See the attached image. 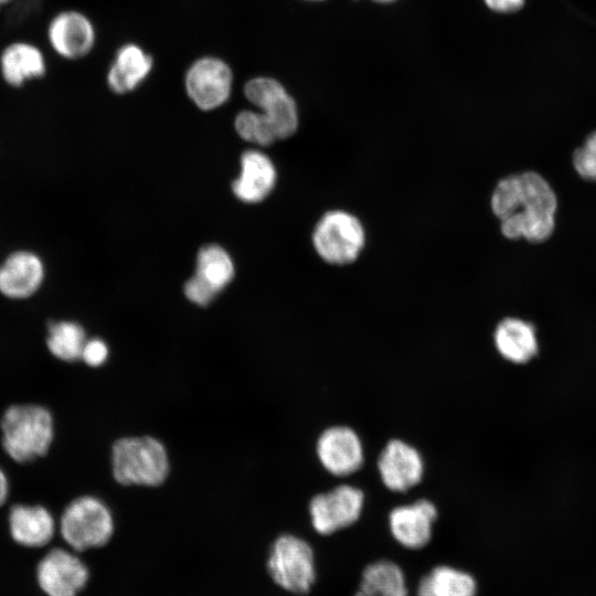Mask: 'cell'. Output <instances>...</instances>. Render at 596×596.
<instances>
[{
  "mask_svg": "<svg viewBox=\"0 0 596 596\" xmlns=\"http://www.w3.org/2000/svg\"><path fill=\"white\" fill-rule=\"evenodd\" d=\"M244 95L268 119L277 139L295 134L299 123L297 104L278 79L251 78L244 85Z\"/></svg>",
  "mask_w": 596,
  "mask_h": 596,
  "instance_id": "ba28073f",
  "label": "cell"
},
{
  "mask_svg": "<svg viewBox=\"0 0 596 596\" xmlns=\"http://www.w3.org/2000/svg\"><path fill=\"white\" fill-rule=\"evenodd\" d=\"M47 40L61 57L79 60L88 55L95 46L96 30L86 14L77 10H64L51 19Z\"/></svg>",
  "mask_w": 596,
  "mask_h": 596,
  "instance_id": "8fae6325",
  "label": "cell"
},
{
  "mask_svg": "<svg viewBox=\"0 0 596 596\" xmlns=\"http://www.w3.org/2000/svg\"><path fill=\"white\" fill-rule=\"evenodd\" d=\"M488 9L500 14H514L526 4V0H483Z\"/></svg>",
  "mask_w": 596,
  "mask_h": 596,
  "instance_id": "f1b7e54d",
  "label": "cell"
},
{
  "mask_svg": "<svg viewBox=\"0 0 596 596\" xmlns=\"http://www.w3.org/2000/svg\"><path fill=\"white\" fill-rule=\"evenodd\" d=\"M108 353V347L102 339H86L79 360L89 366L97 368L106 362Z\"/></svg>",
  "mask_w": 596,
  "mask_h": 596,
  "instance_id": "4316f807",
  "label": "cell"
},
{
  "mask_svg": "<svg viewBox=\"0 0 596 596\" xmlns=\"http://www.w3.org/2000/svg\"><path fill=\"white\" fill-rule=\"evenodd\" d=\"M9 529L14 542L26 547H42L53 538L55 521L41 504H15L9 513Z\"/></svg>",
  "mask_w": 596,
  "mask_h": 596,
  "instance_id": "ac0fdd59",
  "label": "cell"
},
{
  "mask_svg": "<svg viewBox=\"0 0 596 596\" xmlns=\"http://www.w3.org/2000/svg\"><path fill=\"white\" fill-rule=\"evenodd\" d=\"M235 129L241 138L259 146L273 143L277 136L268 119L258 110H242L235 117Z\"/></svg>",
  "mask_w": 596,
  "mask_h": 596,
  "instance_id": "d4e9b609",
  "label": "cell"
},
{
  "mask_svg": "<svg viewBox=\"0 0 596 596\" xmlns=\"http://www.w3.org/2000/svg\"><path fill=\"white\" fill-rule=\"evenodd\" d=\"M185 297L198 306L209 305L216 296L205 284L198 277L193 276L184 284Z\"/></svg>",
  "mask_w": 596,
  "mask_h": 596,
  "instance_id": "83f0119b",
  "label": "cell"
},
{
  "mask_svg": "<svg viewBox=\"0 0 596 596\" xmlns=\"http://www.w3.org/2000/svg\"><path fill=\"white\" fill-rule=\"evenodd\" d=\"M493 341L498 353L514 364L528 363L539 352L535 327L520 318L502 319L494 330Z\"/></svg>",
  "mask_w": 596,
  "mask_h": 596,
  "instance_id": "d6986e66",
  "label": "cell"
},
{
  "mask_svg": "<svg viewBox=\"0 0 596 596\" xmlns=\"http://www.w3.org/2000/svg\"><path fill=\"white\" fill-rule=\"evenodd\" d=\"M153 58L136 43L123 44L108 68L106 82L116 94L136 89L151 73Z\"/></svg>",
  "mask_w": 596,
  "mask_h": 596,
  "instance_id": "e0dca14e",
  "label": "cell"
},
{
  "mask_svg": "<svg viewBox=\"0 0 596 596\" xmlns=\"http://www.w3.org/2000/svg\"><path fill=\"white\" fill-rule=\"evenodd\" d=\"M491 207L502 234L532 243L546 241L555 227L557 199L539 173L525 171L503 178L491 196Z\"/></svg>",
  "mask_w": 596,
  "mask_h": 596,
  "instance_id": "6da1fadb",
  "label": "cell"
},
{
  "mask_svg": "<svg viewBox=\"0 0 596 596\" xmlns=\"http://www.w3.org/2000/svg\"><path fill=\"white\" fill-rule=\"evenodd\" d=\"M307 1H322V0H307Z\"/></svg>",
  "mask_w": 596,
  "mask_h": 596,
  "instance_id": "d6a6232c",
  "label": "cell"
},
{
  "mask_svg": "<svg viewBox=\"0 0 596 596\" xmlns=\"http://www.w3.org/2000/svg\"><path fill=\"white\" fill-rule=\"evenodd\" d=\"M406 579L398 564L377 560L365 566L353 596H407Z\"/></svg>",
  "mask_w": 596,
  "mask_h": 596,
  "instance_id": "44dd1931",
  "label": "cell"
},
{
  "mask_svg": "<svg viewBox=\"0 0 596 596\" xmlns=\"http://www.w3.org/2000/svg\"><path fill=\"white\" fill-rule=\"evenodd\" d=\"M372 1L380 4H390V3L396 2L397 0H372Z\"/></svg>",
  "mask_w": 596,
  "mask_h": 596,
  "instance_id": "4dcf8cb0",
  "label": "cell"
},
{
  "mask_svg": "<svg viewBox=\"0 0 596 596\" xmlns=\"http://www.w3.org/2000/svg\"><path fill=\"white\" fill-rule=\"evenodd\" d=\"M194 276L217 295L234 276V264L230 254L219 245L203 246L196 257Z\"/></svg>",
  "mask_w": 596,
  "mask_h": 596,
  "instance_id": "603a6c76",
  "label": "cell"
},
{
  "mask_svg": "<svg viewBox=\"0 0 596 596\" xmlns=\"http://www.w3.org/2000/svg\"><path fill=\"white\" fill-rule=\"evenodd\" d=\"M9 496V480L6 472L0 468V507L7 501Z\"/></svg>",
  "mask_w": 596,
  "mask_h": 596,
  "instance_id": "f546056e",
  "label": "cell"
},
{
  "mask_svg": "<svg viewBox=\"0 0 596 596\" xmlns=\"http://www.w3.org/2000/svg\"><path fill=\"white\" fill-rule=\"evenodd\" d=\"M44 278V266L34 253L11 254L0 266V292L11 299H24L38 291Z\"/></svg>",
  "mask_w": 596,
  "mask_h": 596,
  "instance_id": "9a60e30c",
  "label": "cell"
},
{
  "mask_svg": "<svg viewBox=\"0 0 596 596\" xmlns=\"http://www.w3.org/2000/svg\"><path fill=\"white\" fill-rule=\"evenodd\" d=\"M88 577L86 565L63 549L51 550L36 568L38 584L47 596H77Z\"/></svg>",
  "mask_w": 596,
  "mask_h": 596,
  "instance_id": "30bf717a",
  "label": "cell"
},
{
  "mask_svg": "<svg viewBox=\"0 0 596 596\" xmlns=\"http://www.w3.org/2000/svg\"><path fill=\"white\" fill-rule=\"evenodd\" d=\"M111 470L121 485L159 486L169 472L168 454L150 436L120 438L111 448Z\"/></svg>",
  "mask_w": 596,
  "mask_h": 596,
  "instance_id": "3957f363",
  "label": "cell"
},
{
  "mask_svg": "<svg viewBox=\"0 0 596 596\" xmlns=\"http://www.w3.org/2000/svg\"><path fill=\"white\" fill-rule=\"evenodd\" d=\"M377 470L389 490L404 492L421 482L424 460L414 446L401 439H392L379 456Z\"/></svg>",
  "mask_w": 596,
  "mask_h": 596,
  "instance_id": "4fadbf2b",
  "label": "cell"
},
{
  "mask_svg": "<svg viewBox=\"0 0 596 596\" xmlns=\"http://www.w3.org/2000/svg\"><path fill=\"white\" fill-rule=\"evenodd\" d=\"M114 528L109 508L94 496L72 500L60 520L61 535L75 551L105 545L111 539Z\"/></svg>",
  "mask_w": 596,
  "mask_h": 596,
  "instance_id": "277c9868",
  "label": "cell"
},
{
  "mask_svg": "<svg viewBox=\"0 0 596 596\" xmlns=\"http://www.w3.org/2000/svg\"><path fill=\"white\" fill-rule=\"evenodd\" d=\"M573 166L581 178L596 181V130L589 132L574 151Z\"/></svg>",
  "mask_w": 596,
  "mask_h": 596,
  "instance_id": "484cf974",
  "label": "cell"
},
{
  "mask_svg": "<svg viewBox=\"0 0 596 596\" xmlns=\"http://www.w3.org/2000/svg\"><path fill=\"white\" fill-rule=\"evenodd\" d=\"M317 455L322 467L333 476L345 477L363 465L364 450L359 435L348 426H332L317 441Z\"/></svg>",
  "mask_w": 596,
  "mask_h": 596,
  "instance_id": "7c38bea8",
  "label": "cell"
},
{
  "mask_svg": "<svg viewBox=\"0 0 596 596\" xmlns=\"http://www.w3.org/2000/svg\"><path fill=\"white\" fill-rule=\"evenodd\" d=\"M85 341V331L83 327L75 321H53L47 327V350L53 356L61 361L75 362L79 360Z\"/></svg>",
  "mask_w": 596,
  "mask_h": 596,
  "instance_id": "cb8c5ba5",
  "label": "cell"
},
{
  "mask_svg": "<svg viewBox=\"0 0 596 596\" xmlns=\"http://www.w3.org/2000/svg\"><path fill=\"white\" fill-rule=\"evenodd\" d=\"M0 72L8 85L20 87L30 79L43 77L46 72V61L36 45L18 41L2 50Z\"/></svg>",
  "mask_w": 596,
  "mask_h": 596,
  "instance_id": "ffe728a7",
  "label": "cell"
},
{
  "mask_svg": "<svg viewBox=\"0 0 596 596\" xmlns=\"http://www.w3.org/2000/svg\"><path fill=\"white\" fill-rule=\"evenodd\" d=\"M12 0H0V8L9 2H11Z\"/></svg>",
  "mask_w": 596,
  "mask_h": 596,
  "instance_id": "1f68e13d",
  "label": "cell"
},
{
  "mask_svg": "<svg viewBox=\"0 0 596 596\" xmlns=\"http://www.w3.org/2000/svg\"><path fill=\"white\" fill-rule=\"evenodd\" d=\"M364 230L360 221L345 211L327 212L317 223L312 243L327 263L347 265L355 260L364 246Z\"/></svg>",
  "mask_w": 596,
  "mask_h": 596,
  "instance_id": "8992f818",
  "label": "cell"
},
{
  "mask_svg": "<svg viewBox=\"0 0 596 596\" xmlns=\"http://www.w3.org/2000/svg\"><path fill=\"white\" fill-rule=\"evenodd\" d=\"M184 87L198 108L213 110L223 106L231 97L233 71L221 57L201 56L188 67Z\"/></svg>",
  "mask_w": 596,
  "mask_h": 596,
  "instance_id": "52a82bcc",
  "label": "cell"
},
{
  "mask_svg": "<svg viewBox=\"0 0 596 596\" xmlns=\"http://www.w3.org/2000/svg\"><path fill=\"white\" fill-rule=\"evenodd\" d=\"M475 577L461 570L438 565L424 575L417 586V596H476Z\"/></svg>",
  "mask_w": 596,
  "mask_h": 596,
  "instance_id": "7402d4cb",
  "label": "cell"
},
{
  "mask_svg": "<svg viewBox=\"0 0 596 596\" xmlns=\"http://www.w3.org/2000/svg\"><path fill=\"white\" fill-rule=\"evenodd\" d=\"M276 169L264 152L246 150L241 157V173L233 182L235 196L245 203L263 201L274 189Z\"/></svg>",
  "mask_w": 596,
  "mask_h": 596,
  "instance_id": "2e32d148",
  "label": "cell"
},
{
  "mask_svg": "<svg viewBox=\"0 0 596 596\" xmlns=\"http://www.w3.org/2000/svg\"><path fill=\"white\" fill-rule=\"evenodd\" d=\"M0 428L4 451L19 464L45 456L54 439L52 413L39 404L9 406L2 414Z\"/></svg>",
  "mask_w": 596,
  "mask_h": 596,
  "instance_id": "7a4b0ae2",
  "label": "cell"
},
{
  "mask_svg": "<svg viewBox=\"0 0 596 596\" xmlns=\"http://www.w3.org/2000/svg\"><path fill=\"white\" fill-rule=\"evenodd\" d=\"M363 505L364 493L361 489L340 485L311 499V524L321 535L332 534L355 523L361 517Z\"/></svg>",
  "mask_w": 596,
  "mask_h": 596,
  "instance_id": "9c48e42d",
  "label": "cell"
},
{
  "mask_svg": "<svg viewBox=\"0 0 596 596\" xmlns=\"http://www.w3.org/2000/svg\"><path fill=\"white\" fill-rule=\"evenodd\" d=\"M273 581L294 594H307L316 581L315 554L301 538L284 534L273 544L267 561Z\"/></svg>",
  "mask_w": 596,
  "mask_h": 596,
  "instance_id": "5b68a950",
  "label": "cell"
},
{
  "mask_svg": "<svg viewBox=\"0 0 596 596\" xmlns=\"http://www.w3.org/2000/svg\"><path fill=\"white\" fill-rule=\"evenodd\" d=\"M437 514L436 505L427 499L395 507L389 514L390 532L402 546L422 549L432 539Z\"/></svg>",
  "mask_w": 596,
  "mask_h": 596,
  "instance_id": "5bb4252c",
  "label": "cell"
}]
</instances>
